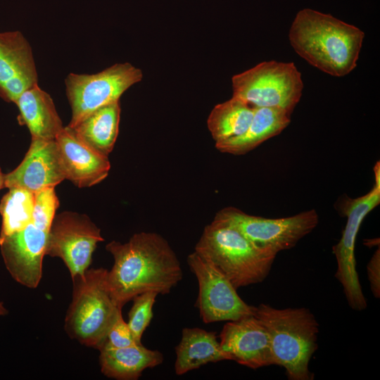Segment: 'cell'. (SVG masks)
<instances>
[{
    "label": "cell",
    "mask_w": 380,
    "mask_h": 380,
    "mask_svg": "<svg viewBox=\"0 0 380 380\" xmlns=\"http://www.w3.org/2000/svg\"><path fill=\"white\" fill-rule=\"evenodd\" d=\"M106 248L114 259L107 274L108 289L121 308L143 293L168 294L182 279L177 256L167 241L157 233H137L127 242L113 241Z\"/></svg>",
    "instance_id": "6da1fadb"
},
{
    "label": "cell",
    "mask_w": 380,
    "mask_h": 380,
    "mask_svg": "<svg viewBox=\"0 0 380 380\" xmlns=\"http://www.w3.org/2000/svg\"><path fill=\"white\" fill-rule=\"evenodd\" d=\"M365 33L331 14L304 8L289 32L290 44L302 58L334 77H343L357 66Z\"/></svg>",
    "instance_id": "7a4b0ae2"
},
{
    "label": "cell",
    "mask_w": 380,
    "mask_h": 380,
    "mask_svg": "<svg viewBox=\"0 0 380 380\" xmlns=\"http://www.w3.org/2000/svg\"><path fill=\"white\" fill-rule=\"evenodd\" d=\"M253 315L269 334L274 365L284 367L290 380L313 379L309 363L318 347L319 324L311 311L262 303L254 306Z\"/></svg>",
    "instance_id": "3957f363"
},
{
    "label": "cell",
    "mask_w": 380,
    "mask_h": 380,
    "mask_svg": "<svg viewBox=\"0 0 380 380\" xmlns=\"http://www.w3.org/2000/svg\"><path fill=\"white\" fill-rule=\"evenodd\" d=\"M194 251L213 263L236 289L263 281L277 255L215 220L204 228Z\"/></svg>",
    "instance_id": "277c9868"
},
{
    "label": "cell",
    "mask_w": 380,
    "mask_h": 380,
    "mask_svg": "<svg viewBox=\"0 0 380 380\" xmlns=\"http://www.w3.org/2000/svg\"><path fill=\"white\" fill-rule=\"evenodd\" d=\"M107 274V269L88 268L83 274L72 278V298L64 324L71 338L99 350L122 309L111 296Z\"/></svg>",
    "instance_id": "5b68a950"
},
{
    "label": "cell",
    "mask_w": 380,
    "mask_h": 380,
    "mask_svg": "<svg viewBox=\"0 0 380 380\" xmlns=\"http://www.w3.org/2000/svg\"><path fill=\"white\" fill-rule=\"evenodd\" d=\"M233 96L256 108L270 107L291 114L304 87L292 62L264 61L232 78Z\"/></svg>",
    "instance_id": "8992f818"
},
{
    "label": "cell",
    "mask_w": 380,
    "mask_h": 380,
    "mask_svg": "<svg viewBox=\"0 0 380 380\" xmlns=\"http://www.w3.org/2000/svg\"><path fill=\"white\" fill-rule=\"evenodd\" d=\"M379 163L374 167L375 184L366 194L356 198L343 197L338 202V210L347 217L341 237L332 248L337 268L335 277L342 286L348 305L354 310L367 308L356 269L355 246L358 231L364 218L380 203Z\"/></svg>",
    "instance_id": "52a82bcc"
},
{
    "label": "cell",
    "mask_w": 380,
    "mask_h": 380,
    "mask_svg": "<svg viewBox=\"0 0 380 380\" xmlns=\"http://www.w3.org/2000/svg\"><path fill=\"white\" fill-rule=\"evenodd\" d=\"M213 220L236 229L258 248L277 255L294 247L310 233L319 217L315 209L286 217L266 218L227 207L217 212Z\"/></svg>",
    "instance_id": "ba28073f"
},
{
    "label": "cell",
    "mask_w": 380,
    "mask_h": 380,
    "mask_svg": "<svg viewBox=\"0 0 380 380\" xmlns=\"http://www.w3.org/2000/svg\"><path fill=\"white\" fill-rule=\"evenodd\" d=\"M142 77L141 70L129 63L114 64L92 75L70 73L65 80L72 110L68 127H73L98 108L118 101Z\"/></svg>",
    "instance_id": "9c48e42d"
},
{
    "label": "cell",
    "mask_w": 380,
    "mask_h": 380,
    "mask_svg": "<svg viewBox=\"0 0 380 380\" xmlns=\"http://www.w3.org/2000/svg\"><path fill=\"white\" fill-rule=\"evenodd\" d=\"M187 264L198 281L195 305L204 323L233 321L253 315L254 306L242 300L237 289L213 263L194 251L188 255Z\"/></svg>",
    "instance_id": "30bf717a"
},
{
    "label": "cell",
    "mask_w": 380,
    "mask_h": 380,
    "mask_svg": "<svg viewBox=\"0 0 380 380\" xmlns=\"http://www.w3.org/2000/svg\"><path fill=\"white\" fill-rule=\"evenodd\" d=\"M103 241L100 229L88 216L63 212L54 216L45 255L60 258L73 278L89 268L97 243Z\"/></svg>",
    "instance_id": "8fae6325"
},
{
    "label": "cell",
    "mask_w": 380,
    "mask_h": 380,
    "mask_svg": "<svg viewBox=\"0 0 380 380\" xmlns=\"http://www.w3.org/2000/svg\"><path fill=\"white\" fill-rule=\"evenodd\" d=\"M49 230L31 222L23 229L0 239V250L4 265L21 285L34 289L42 276Z\"/></svg>",
    "instance_id": "7c38bea8"
},
{
    "label": "cell",
    "mask_w": 380,
    "mask_h": 380,
    "mask_svg": "<svg viewBox=\"0 0 380 380\" xmlns=\"http://www.w3.org/2000/svg\"><path fill=\"white\" fill-rule=\"evenodd\" d=\"M219 338L230 360L254 369L274 365L269 334L253 315L228 321Z\"/></svg>",
    "instance_id": "4fadbf2b"
},
{
    "label": "cell",
    "mask_w": 380,
    "mask_h": 380,
    "mask_svg": "<svg viewBox=\"0 0 380 380\" xmlns=\"http://www.w3.org/2000/svg\"><path fill=\"white\" fill-rule=\"evenodd\" d=\"M38 84L31 46L20 31L0 32V96L15 103Z\"/></svg>",
    "instance_id": "5bb4252c"
},
{
    "label": "cell",
    "mask_w": 380,
    "mask_h": 380,
    "mask_svg": "<svg viewBox=\"0 0 380 380\" xmlns=\"http://www.w3.org/2000/svg\"><path fill=\"white\" fill-rule=\"evenodd\" d=\"M65 177L56 140L32 139L20 164L5 175V187H19L35 193L55 187Z\"/></svg>",
    "instance_id": "9a60e30c"
},
{
    "label": "cell",
    "mask_w": 380,
    "mask_h": 380,
    "mask_svg": "<svg viewBox=\"0 0 380 380\" xmlns=\"http://www.w3.org/2000/svg\"><path fill=\"white\" fill-rule=\"evenodd\" d=\"M55 140L65 177L75 186H91L108 176V157L86 146L70 127H64Z\"/></svg>",
    "instance_id": "2e32d148"
},
{
    "label": "cell",
    "mask_w": 380,
    "mask_h": 380,
    "mask_svg": "<svg viewBox=\"0 0 380 380\" xmlns=\"http://www.w3.org/2000/svg\"><path fill=\"white\" fill-rule=\"evenodd\" d=\"M15 103L18 122L27 126L32 139L55 140L63 129L52 98L38 84L22 93Z\"/></svg>",
    "instance_id": "e0dca14e"
},
{
    "label": "cell",
    "mask_w": 380,
    "mask_h": 380,
    "mask_svg": "<svg viewBox=\"0 0 380 380\" xmlns=\"http://www.w3.org/2000/svg\"><path fill=\"white\" fill-rule=\"evenodd\" d=\"M291 115L277 108L255 107L253 117L246 131L236 137L215 143V147L222 153H247L279 134L290 124Z\"/></svg>",
    "instance_id": "ac0fdd59"
},
{
    "label": "cell",
    "mask_w": 380,
    "mask_h": 380,
    "mask_svg": "<svg viewBox=\"0 0 380 380\" xmlns=\"http://www.w3.org/2000/svg\"><path fill=\"white\" fill-rule=\"evenodd\" d=\"M175 372L183 375L208 363L230 360L221 348L215 331L198 327H185L175 348Z\"/></svg>",
    "instance_id": "d6986e66"
},
{
    "label": "cell",
    "mask_w": 380,
    "mask_h": 380,
    "mask_svg": "<svg viewBox=\"0 0 380 380\" xmlns=\"http://www.w3.org/2000/svg\"><path fill=\"white\" fill-rule=\"evenodd\" d=\"M99 364L101 372L118 380H136L142 372L163 363V355L158 350L144 347L142 343L119 348H102Z\"/></svg>",
    "instance_id": "ffe728a7"
},
{
    "label": "cell",
    "mask_w": 380,
    "mask_h": 380,
    "mask_svg": "<svg viewBox=\"0 0 380 380\" xmlns=\"http://www.w3.org/2000/svg\"><path fill=\"white\" fill-rule=\"evenodd\" d=\"M120 118L118 101L98 108L70 128L86 146L108 157L118 135Z\"/></svg>",
    "instance_id": "44dd1931"
},
{
    "label": "cell",
    "mask_w": 380,
    "mask_h": 380,
    "mask_svg": "<svg viewBox=\"0 0 380 380\" xmlns=\"http://www.w3.org/2000/svg\"><path fill=\"white\" fill-rule=\"evenodd\" d=\"M255 107L244 101L232 96L217 104L208 120V128L215 143L243 134L253 117Z\"/></svg>",
    "instance_id": "7402d4cb"
},
{
    "label": "cell",
    "mask_w": 380,
    "mask_h": 380,
    "mask_svg": "<svg viewBox=\"0 0 380 380\" xmlns=\"http://www.w3.org/2000/svg\"><path fill=\"white\" fill-rule=\"evenodd\" d=\"M8 189L0 202V239L23 229L32 220L34 193L19 187Z\"/></svg>",
    "instance_id": "603a6c76"
},
{
    "label": "cell",
    "mask_w": 380,
    "mask_h": 380,
    "mask_svg": "<svg viewBox=\"0 0 380 380\" xmlns=\"http://www.w3.org/2000/svg\"><path fill=\"white\" fill-rule=\"evenodd\" d=\"M158 294L150 291L136 296L129 312L128 326L136 341L141 343V337L153 317V308Z\"/></svg>",
    "instance_id": "cb8c5ba5"
},
{
    "label": "cell",
    "mask_w": 380,
    "mask_h": 380,
    "mask_svg": "<svg viewBox=\"0 0 380 380\" xmlns=\"http://www.w3.org/2000/svg\"><path fill=\"white\" fill-rule=\"evenodd\" d=\"M59 201L54 187H49L34 193L32 222L49 230L55 216Z\"/></svg>",
    "instance_id": "d4e9b609"
},
{
    "label": "cell",
    "mask_w": 380,
    "mask_h": 380,
    "mask_svg": "<svg viewBox=\"0 0 380 380\" xmlns=\"http://www.w3.org/2000/svg\"><path fill=\"white\" fill-rule=\"evenodd\" d=\"M136 344L141 343L134 339L127 322L125 321L120 312L110 326L101 349L119 348Z\"/></svg>",
    "instance_id": "484cf974"
},
{
    "label": "cell",
    "mask_w": 380,
    "mask_h": 380,
    "mask_svg": "<svg viewBox=\"0 0 380 380\" xmlns=\"http://www.w3.org/2000/svg\"><path fill=\"white\" fill-rule=\"evenodd\" d=\"M370 289L376 298L380 297V250L374 252L367 265Z\"/></svg>",
    "instance_id": "4316f807"
},
{
    "label": "cell",
    "mask_w": 380,
    "mask_h": 380,
    "mask_svg": "<svg viewBox=\"0 0 380 380\" xmlns=\"http://www.w3.org/2000/svg\"><path fill=\"white\" fill-rule=\"evenodd\" d=\"M5 188V175L2 172L0 167V190Z\"/></svg>",
    "instance_id": "83f0119b"
},
{
    "label": "cell",
    "mask_w": 380,
    "mask_h": 380,
    "mask_svg": "<svg viewBox=\"0 0 380 380\" xmlns=\"http://www.w3.org/2000/svg\"><path fill=\"white\" fill-rule=\"evenodd\" d=\"M8 313V310L4 307L3 303L0 301V316L6 315Z\"/></svg>",
    "instance_id": "f1b7e54d"
}]
</instances>
